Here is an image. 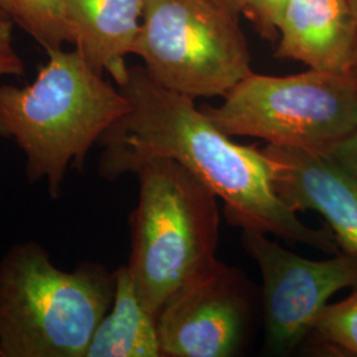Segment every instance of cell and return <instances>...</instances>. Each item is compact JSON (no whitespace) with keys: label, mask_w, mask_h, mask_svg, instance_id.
<instances>
[{"label":"cell","mask_w":357,"mask_h":357,"mask_svg":"<svg viewBox=\"0 0 357 357\" xmlns=\"http://www.w3.org/2000/svg\"><path fill=\"white\" fill-rule=\"evenodd\" d=\"M118 88L130 106L97 143L103 178L137 175L153 159H171L216 193L233 227L305 243L327 255L342 252L332 231L307 227L282 202L274 188L273 162L262 149L236 143L193 98L163 88L142 65L130 66Z\"/></svg>","instance_id":"1"},{"label":"cell","mask_w":357,"mask_h":357,"mask_svg":"<svg viewBox=\"0 0 357 357\" xmlns=\"http://www.w3.org/2000/svg\"><path fill=\"white\" fill-rule=\"evenodd\" d=\"M47 56L31 84L0 85V137L24 153L29 183L44 181L59 197L68 169L84 168L93 146L130 105L76 50Z\"/></svg>","instance_id":"2"},{"label":"cell","mask_w":357,"mask_h":357,"mask_svg":"<svg viewBox=\"0 0 357 357\" xmlns=\"http://www.w3.org/2000/svg\"><path fill=\"white\" fill-rule=\"evenodd\" d=\"M114 293L115 274L103 265L66 271L41 243H15L0 259L3 356L85 357Z\"/></svg>","instance_id":"3"},{"label":"cell","mask_w":357,"mask_h":357,"mask_svg":"<svg viewBox=\"0 0 357 357\" xmlns=\"http://www.w3.org/2000/svg\"><path fill=\"white\" fill-rule=\"evenodd\" d=\"M137 176L128 268L142 302L158 318L178 290L216 266L218 197L171 159H153Z\"/></svg>","instance_id":"4"},{"label":"cell","mask_w":357,"mask_h":357,"mask_svg":"<svg viewBox=\"0 0 357 357\" xmlns=\"http://www.w3.org/2000/svg\"><path fill=\"white\" fill-rule=\"evenodd\" d=\"M203 110L229 137L330 156L356 126L357 78L315 69L290 76L252 72L221 105Z\"/></svg>","instance_id":"5"},{"label":"cell","mask_w":357,"mask_h":357,"mask_svg":"<svg viewBox=\"0 0 357 357\" xmlns=\"http://www.w3.org/2000/svg\"><path fill=\"white\" fill-rule=\"evenodd\" d=\"M237 16L216 0H147L132 54L166 89L224 98L253 72Z\"/></svg>","instance_id":"6"},{"label":"cell","mask_w":357,"mask_h":357,"mask_svg":"<svg viewBox=\"0 0 357 357\" xmlns=\"http://www.w3.org/2000/svg\"><path fill=\"white\" fill-rule=\"evenodd\" d=\"M243 243L262 274L265 351L270 355H291L332 296L357 289V255L342 250L312 261L253 229H243Z\"/></svg>","instance_id":"7"},{"label":"cell","mask_w":357,"mask_h":357,"mask_svg":"<svg viewBox=\"0 0 357 357\" xmlns=\"http://www.w3.org/2000/svg\"><path fill=\"white\" fill-rule=\"evenodd\" d=\"M253 298V287L243 271L218 261L178 290L160 311L162 356H236L248 336Z\"/></svg>","instance_id":"8"},{"label":"cell","mask_w":357,"mask_h":357,"mask_svg":"<svg viewBox=\"0 0 357 357\" xmlns=\"http://www.w3.org/2000/svg\"><path fill=\"white\" fill-rule=\"evenodd\" d=\"M277 195L294 212L326 218L340 250L357 255V176L331 156L266 144Z\"/></svg>","instance_id":"9"},{"label":"cell","mask_w":357,"mask_h":357,"mask_svg":"<svg viewBox=\"0 0 357 357\" xmlns=\"http://www.w3.org/2000/svg\"><path fill=\"white\" fill-rule=\"evenodd\" d=\"M277 38L278 59L354 76L357 24L349 0H289L280 17Z\"/></svg>","instance_id":"10"},{"label":"cell","mask_w":357,"mask_h":357,"mask_svg":"<svg viewBox=\"0 0 357 357\" xmlns=\"http://www.w3.org/2000/svg\"><path fill=\"white\" fill-rule=\"evenodd\" d=\"M147 0H68L73 45L100 75L121 86L139 35Z\"/></svg>","instance_id":"11"},{"label":"cell","mask_w":357,"mask_h":357,"mask_svg":"<svg viewBox=\"0 0 357 357\" xmlns=\"http://www.w3.org/2000/svg\"><path fill=\"white\" fill-rule=\"evenodd\" d=\"M114 274L113 303L93 333L85 357H162L158 318L142 302L128 265Z\"/></svg>","instance_id":"12"},{"label":"cell","mask_w":357,"mask_h":357,"mask_svg":"<svg viewBox=\"0 0 357 357\" xmlns=\"http://www.w3.org/2000/svg\"><path fill=\"white\" fill-rule=\"evenodd\" d=\"M0 13L20 26L45 52L73 44L68 0H0Z\"/></svg>","instance_id":"13"},{"label":"cell","mask_w":357,"mask_h":357,"mask_svg":"<svg viewBox=\"0 0 357 357\" xmlns=\"http://www.w3.org/2000/svg\"><path fill=\"white\" fill-rule=\"evenodd\" d=\"M311 333L321 344L357 356V289L344 301L328 303Z\"/></svg>","instance_id":"14"},{"label":"cell","mask_w":357,"mask_h":357,"mask_svg":"<svg viewBox=\"0 0 357 357\" xmlns=\"http://www.w3.org/2000/svg\"><path fill=\"white\" fill-rule=\"evenodd\" d=\"M289 0H243V15L262 38H277V29L282 11Z\"/></svg>","instance_id":"15"},{"label":"cell","mask_w":357,"mask_h":357,"mask_svg":"<svg viewBox=\"0 0 357 357\" xmlns=\"http://www.w3.org/2000/svg\"><path fill=\"white\" fill-rule=\"evenodd\" d=\"M330 156L348 172L357 176V121L356 126L349 137L345 138Z\"/></svg>","instance_id":"16"},{"label":"cell","mask_w":357,"mask_h":357,"mask_svg":"<svg viewBox=\"0 0 357 357\" xmlns=\"http://www.w3.org/2000/svg\"><path fill=\"white\" fill-rule=\"evenodd\" d=\"M22 75H24V63L16 51H0V77Z\"/></svg>","instance_id":"17"},{"label":"cell","mask_w":357,"mask_h":357,"mask_svg":"<svg viewBox=\"0 0 357 357\" xmlns=\"http://www.w3.org/2000/svg\"><path fill=\"white\" fill-rule=\"evenodd\" d=\"M13 23L0 15V51H11L13 47Z\"/></svg>","instance_id":"18"},{"label":"cell","mask_w":357,"mask_h":357,"mask_svg":"<svg viewBox=\"0 0 357 357\" xmlns=\"http://www.w3.org/2000/svg\"><path fill=\"white\" fill-rule=\"evenodd\" d=\"M216 1L225 6L227 8H229L230 11L237 15L243 13V0H216Z\"/></svg>","instance_id":"19"},{"label":"cell","mask_w":357,"mask_h":357,"mask_svg":"<svg viewBox=\"0 0 357 357\" xmlns=\"http://www.w3.org/2000/svg\"><path fill=\"white\" fill-rule=\"evenodd\" d=\"M349 3H351V7H352V11H354V15H355V19H356L357 24V0H349ZM354 76L357 78V60L356 65H355V69H354Z\"/></svg>","instance_id":"20"},{"label":"cell","mask_w":357,"mask_h":357,"mask_svg":"<svg viewBox=\"0 0 357 357\" xmlns=\"http://www.w3.org/2000/svg\"><path fill=\"white\" fill-rule=\"evenodd\" d=\"M0 357H4L3 356V352H1V348H0Z\"/></svg>","instance_id":"21"},{"label":"cell","mask_w":357,"mask_h":357,"mask_svg":"<svg viewBox=\"0 0 357 357\" xmlns=\"http://www.w3.org/2000/svg\"><path fill=\"white\" fill-rule=\"evenodd\" d=\"M0 15H1V13H0Z\"/></svg>","instance_id":"22"}]
</instances>
